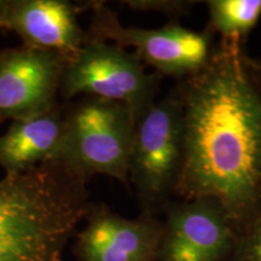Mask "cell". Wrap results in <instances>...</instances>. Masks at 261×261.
<instances>
[{
    "mask_svg": "<svg viewBox=\"0 0 261 261\" xmlns=\"http://www.w3.org/2000/svg\"><path fill=\"white\" fill-rule=\"evenodd\" d=\"M90 9L87 37L133 48L143 64L161 76L187 79L200 71L213 55V34L207 29L196 32L177 21L158 29L127 27L102 2H91Z\"/></svg>",
    "mask_w": 261,
    "mask_h": 261,
    "instance_id": "cell-6",
    "label": "cell"
},
{
    "mask_svg": "<svg viewBox=\"0 0 261 261\" xmlns=\"http://www.w3.org/2000/svg\"><path fill=\"white\" fill-rule=\"evenodd\" d=\"M243 44L220 40L211 60L177 85L182 100L181 201H210L237 236L261 207V97Z\"/></svg>",
    "mask_w": 261,
    "mask_h": 261,
    "instance_id": "cell-1",
    "label": "cell"
},
{
    "mask_svg": "<svg viewBox=\"0 0 261 261\" xmlns=\"http://www.w3.org/2000/svg\"><path fill=\"white\" fill-rule=\"evenodd\" d=\"M137 120L122 103L80 98L63 109L61 140L52 160L87 181L94 175H106L128 188Z\"/></svg>",
    "mask_w": 261,
    "mask_h": 261,
    "instance_id": "cell-3",
    "label": "cell"
},
{
    "mask_svg": "<svg viewBox=\"0 0 261 261\" xmlns=\"http://www.w3.org/2000/svg\"><path fill=\"white\" fill-rule=\"evenodd\" d=\"M67 58L21 45L0 50V122L28 119L60 107Z\"/></svg>",
    "mask_w": 261,
    "mask_h": 261,
    "instance_id": "cell-7",
    "label": "cell"
},
{
    "mask_svg": "<svg viewBox=\"0 0 261 261\" xmlns=\"http://www.w3.org/2000/svg\"><path fill=\"white\" fill-rule=\"evenodd\" d=\"M92 202L87 180L50 160L0 179V261H63Z\"/></svg>",
    "mask_w": 261,
    "mask_h": 261,
    "instance_id": "cell-2",
    "label": "cell"
},
{
    "mask_svg": "<svg viewBox=\"0 0 261 261\" xmlns=\"http://www.w3.org/2000/svg\"><path fill=\"white\" fill-rule=\"evenodd\" d=\"M207 31L219 34L221 40L241 42L261 18V0H210Z\"/></svg>",
    "mask_w": 261,
    "mask_h": 261,
    "instance_id": "cell-12",
    "label": "cell"
},
{
    "mask_svg": "<svg viewBox=\"0 0 261 261\" xmlns=\"http://www.w3.org/2000/svg\"><path fill=\"white\" fill-rule=\"evenodd\" d=\"M165 213L158 261L230 260L237 233L219 205L210 201H171Z\"/></svg>",
    "mask_w": 261,
    "mask_h": 261,
    "instance_id": "cell-8",
    "label": "cell"
},
{
    "mask_svg": "<svg viewBox=\"0 0 261 261\" xmlns=\"http://www.w3.org/2000/svg\"><path fill=\"white\" fill-rule=\"evenodd\" d=\"M228 261H261V207L238 233L236 247Z\"/></svg>",
    "mask_w": 261,
    "mask_h": 261,
    "instance_id": "cell-13",
    "label": "cell"
},
{
    "mask_svg": "<svg viewBox=\"0 0 261 261\" xmlns=\"http://www.w3.org/2000/svg\"><path fill=\"white\" fill-rule=\"evenodd\" d=\"M161 79L155 71L148 73L133 52L87 37L76 55L67 61L61 96L64 100L84 96L122 103L139 117L156 100Z\"/></svg>",
    "mask_w": 261,
    "mask_h": 261,
    "instance_id": "cell-5",
    "label": "cell"
},
{
    "mask_svg": "<svg viewBox=\"0 0 261 261\" xmlns=\"http://www.w3.org/2000/svg\"><path fill=\"white\" fill-rule=\"evenodd\" d=\"M246 65L247 69L249 71L250 77H252L254 85H255L257 92L261 97V56L260 57H252L247 55L246 52Z\"/></svg>",
    "mask_w": 261,
    "mask_h": 261,
    "instance_id": "cell-15",
    "label": "cell"
},
{
    "mask_svg": "<svg viewBox=\"0 0 261 261\" xmlns=\"http://www.w3.org/2000/svg\"><path fill=\"white\" fill-rule=\"evenodd\" d=\"M63 108L11 121L0 136V168L4 174H22L50 161L58 148Z\"/></svg>",
    "mask_w": 261,
    "mask_h": 261,
    "instance_id": "cell-11",
    "label": "cell"
},
{
    "mask_svg": "<svg viewBox=\"0 0 261 261\" xmlns=\"http://www.w3.org/2000/svg\"><path fill=\"white\" fill-rule=\"evenodd\" d=\"M74 236L75 261H158L163 224L156 215L126 218L91 203Z\"/></svg>",
    "mask_w": 261,
    "mask_h": 261,
    "instance_id": "cell-9",
    "label": "cell"
},
{
    "mask_svg": "<svg viewBox=\"0 0 261 261\" xmlns=\"http://www.w3.org/2000/svg\"><path fill=\"white\" fill-rule=\"evenodd\" d=\"M182 162V100L178 86L138 117L128 181L142 213L165 211L174 195Z\"/></svg>",
    "mask_w": 261,
    "mask_h": 261,
    "instance_id": "cell-4",
    "label": "cell"
},
{
    "mask_svg": "<svg viewBox=\"0 0 261 261\" xmlns=\"http://www.w3.org/2000/svg\"><path fill=\"white\" fill-rule=\"evenodd\" d=\"M133 11H151L168 16L172 22L180 16L190 14L197 2H184V0H126L121 2Z\"/></svg>",
    "mask_w": 261,
    "mask_h": 261,
    "instance_id": "cell-14",
    "label": "cell"
},
{
    "mask_svg": "<svg viewBox=\"0 0 261 261\" xmlns=\"http://www.w3.org/2000/svg\"><path fill=\"white\" fill-rule=\"evenodd\" d=\"M90 6L68 0H0V29L15 33L22 45L70 60L87 39L79 15Z\"/></svg>",
    "mask_w": 261,
    "mask_h": 261,
    "instance_id": "cell-10",
    "label": "cell"
}]
</instances>
